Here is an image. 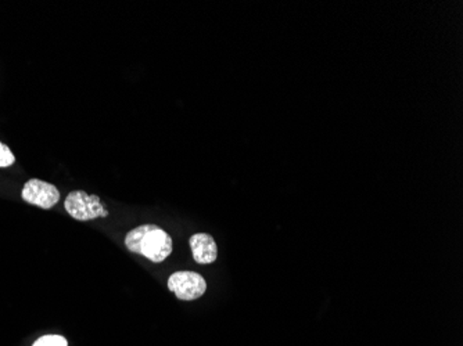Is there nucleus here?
Returning a JSON list of instances; mask_svg holds the SVG:
<instances>
[{
    "label": "nucleus",
    "instance_id": "obj_1",
    "mask_svg": "<svg viewBox=\"0 0 463 346\" xmlns=\"http://www.w3.org/2000/svg\"><path fill=\"white\" fill-rule=\"evenodd\" d=\"M128 251L139 253L146 259L161 263L172 253L171 236L157 224H142L125 236Z\"/></svg>",
    "mask_w": 463,
    "mask_h": 346
},
{
    "label": "nucleus",
    "instance_id": "obj_2",
    "mask_svg": "<svg viewBox=\"0 0 463 346\" xmlns=\"http://www.w3.org/2000/svg\"><path fill=\"white\" fill-rule=\"evenodd\" d=\"M64 209L71 218L81 221H95L98 218L108 217V211L104 208L99 197L82 190L71 191L67 195Z\"/></svg>",
    "mask_w": 463,
    "mask_h": 346
},
{
    "label": "nucleus",
    "instance_id": "obj_3",
    "mask_svg": "<svg viewBox=\"0 0 463 346\" xmlns=\"http://www.w3.org/2000/svg\"><path fill=\"white\" fill-rule=\"evenodd\" d=\"M168 288L181 301H195L204 295L207 283L199 273L176 272L169 276Z\"/></svg>",
    "mask_w": 463,
    "mask_h": 346
},
{
    "label": "nucleus",
    "instance_id": "obj_4",
    "mask_svg": "<svg viewBox=\"0 0 463 346\" xmlns=\"http://www.w3.org/2000/svg\"><path fill=\"white\" fill-rule=\"evenodd\" d=\"M21 198L42 209H50L60 201V191L45 180L30 179L21 190Z\"/></svg>",
    "mask_w": 463,
    "mask_h": 346
},
{
    "label": "nucleus",
    "instance_id": "obj_5",
    "mask_svg": "<svg viewBox=\"0 0 463 346\" xmlns=\"http://www.w3.org/2000/svg\"><path fill=\"white\" fill-rule=\"evenodd\" d=\"M189 246L192 248L193 259L200 265H208L217 260L218 258V247L215 240L207 233L193 234L189 240Z\"/></svg>",
    "mask_w": 463,
    "mask_h": 346
},
{
    "label": "nucleus",
    "instance_id": "obj_6",
    "mask_svg": "<svg viewBox=\"0 0 463 346\" xmlns=\"http://www.w3.org/2000/svg\"><path fill=\"white\" fill-rule=\"evenodd\" d=\"M33 346H68V342L62 335H45L40 337Z\"/></svg>",
    "mask_w": 463,
    "mask_h": 346
},
{
    "label": "nucleus",
    "instance_id": "obj_7",
    "mask_svg": "<svg viewBox=\"0 0 463 346\" xmlns=\"http://www.w3.org/2000/svg\"><path fill=\"white\" fill-rule=\"evenodd\" d=\"M14 162H16V157L13 151L8 149V146L0 142V168H8Z\"/></svg>",
    "mask_w": 463,
    "mask_h": 346
}]
</instances>
